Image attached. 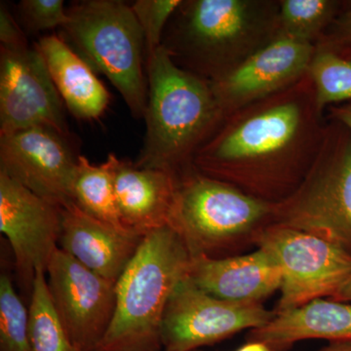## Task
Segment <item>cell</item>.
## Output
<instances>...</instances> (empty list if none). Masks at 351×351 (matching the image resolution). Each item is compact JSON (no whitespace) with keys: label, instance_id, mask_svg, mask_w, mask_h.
<instances>
[{"label":"cell","instance_id":"obj_11","mask_svg":"<svg viewBox=\"0 0 351 351\" xmlns=\"http://www.w3.org/2000/svg\"><path fill=\"white\" fill-rule=\"evenodd\" d=\"M64 106L36 44L0 47V135L48 127L73 137Z\"/></svg>","mask_w":351,"mask_h":351},{"label":"cell","instance_id":"obj_25","mask_svg":"<svg viewBox=\"0 0 351 351\" xmlns=\"http://www.w3.org/2000/svg\"><path fill=\"white\" fill-rule=\"evenodd\" d=\"M182 0H137L131 4L143 34L147 62L161 46L168 23ZM147 68V66H145Z\"/></svg>","mask_w":351,"mask_h":351},{"label":"cell","instance_id":"obj_12","mask_svg":"<svg viewBox=\"0 0 351 351\" xmlns=\"http://www.w3.org/2000/svg\"><path fill=\"white\" fill-rule=\"evenodd\" d=\"M48 289L60 319L80 351H96L115 308V285L62 250L48 265Z\"/></svg>","mask_w":351,"mask_h":351},{"label":"cell","instance_id":"obj_9","mask_svg":"<svg viewBox=\"0 0 351 351\" xmlns=\"http://www.w3.org/2000/svg\"><path fill=\"white\" fill-rule=\"evenodd\" d=\"M262 302L226 301L198 288L189 276L173 291L161 324L165 351H195L276 317Z\"/></svg>","mask_w":351,"mask_h":351},{"label":"cell","instance_id":"obj_10","mask_svg":"<svg viewBox=\"0 0 351 351\" xmlns=\"http://www.w3.org/2000/svg\"><path fill=\"white\" fill-rule=\"evenodd\" d=\"M80 156L75 138L48 127L0 135V172L59 207L71 202Z\"/></svg>","mask_w":351,"mask_h":351},{"label":"cell","instance_id":"obj_19","mask_svg":"<svg viewBox=\"0 0 351 351\" xmlns=\"http://www.w3.org/2000/svg\"><path fill=\"white\" fill-rule=\"evenodd\" d=\"M351 341V304L318 299L276 313L265 326L250 330L247 341H261L272 351H288L300 341Z\"/></svg>","mask_w":351,"mask_h":351},{"label":"cell","instance_id":"obj_6","mask_svg":"<svg viewBox=\"0 0 351 351\" xmlns=\"http://www.w3.org/2000/svg\"><path fill=\"white\" fill-rule=\"evenodd\" d=\"M62 38L95 73L107 76L131 114L144 119L149 97L144 34L131 4L83 0L66 8Z\"/></svg>","mask_w":351,"mask_h":351},{"label":"cell","instance_id":"obj_8","mask_svg":"<svg viewBox=\"0 0 351 351\" xmlns=\"http://www.w3.org/2000/svg\"><path fill=\"white\" fill-rule=\"evenodd\" d=\"M258 248L274 257L282 269L281 295L276 313L298 308L318 299H332L351 276V255L338 245L315 235L270 225Z\"/></svg>","mask_w":351,"mask_h":351},{"label":"cell","instance_id":"obj_1","mask_svg":"<svg viewBox=\"0 0 351 351\" xmlns=\"http://www.w3.org/2000/svg\"><path fill=\"white\" fill-rule=\"evenodd\" d=\"M326 125L306 73L291 86L226 115L193 166L200 174L278 204L304 181Z\"/></svg>","mask_w":351,"mask_h":351},{"label":"cell","instance_id":"obj_20","mask_svg":"<svg viewBox=\"0 0 351 351\" xmlns=\"http://www.w3.org/2000/svg\"><path fill=\"white\" fill-rule=\"evenodd\" d=\"M71 202L89 216L121 232H129L120 221L112 162L108 157L105 162L95 165L80 154L71 182Z\"/></svg>","mask_w":351,"mask_h":351},{"label":"cell","instance_id":"obj_14","mask_svg":"<svg viewBox=\"0 0 351 351\" xmlns=\"http://www.w3.org/2000/svg\"><path fill=\"white\" fill-rule=\"evenodd\" d=\"M314 53L313 44L278 36L232 73L209 82L225 117L299 82Z\"/></svg>","mask_w":351,"mask_h":351},{"label":"cell","instance_id":"obj_15","mask_svg":"<svg viewBox=\"0 0 351 351\" xmlns=\"http://www.w3.org/2000/svg\"><path fill=\"white\" fill-rule=\"evenodd\" d=\"M120 221L129 232L145 237L169 226L177 195L178 178L162 170L140 168L132 161L108 156Z\"/></svg>","mask_w":351,"mask_h":351},{"label":"cell","instance_id":"obj_5","mask_svg":"<svg viewBox=\"0 0 351 351\" xmlns=\"http://www.w3.org/2000/svg\"><path fill=\"white\" fill-rule=\"evenodd\" d=\"M274 210L276 204L193 169L178 178L169 226L191 257H233L257 247L263 230L274 223Z\"/></svg>","mask_w":351,"mask_h":351},{"label":"cell","instance_id":"obj_4","mask_svg":"<svg viewBox=\"0 0 351 351\" xmlns=\"http://www.w3.org/2000/svg\"><path fill=\"white\" fill-rule=\"evenodd\" d=\"M191 258L170 226L147 233L117 281L114 314L96 351L160 350L164 313Z\"/></svg>","mask_w":351,"mask_h":351},{"label":"cell","instance_id":"obj_24","mask_svg":"<svg viewBox=\"0 0 351 351\" xmlns=\"http://www.w3.org/2000/svg\"><path fill=\"white\" fill-rule=\"evenodd\" d=\"M29 307L6 274L0 277V351H32Z\"/></svg>","mask_w":351,"mask_h":351},{"label":"cell","instance_id":"obj_16","mask_svg":"<svg viewBox=\"0 0 351 351\" xmlns=\"http://www.w3.org/2000/svg\"><path fill=\"white\" fill-rule=\"evenodd\" d=\"M188 276L208 294L239 302L263 304L283 282L280 265L262 248L223 258L191 257Z\"/></svg>","mask_w":351,"mask_h":351},{"label":"cell","instance_id":"obj_28","mask_svg":"<svg viewBox=\"0 0 351 351\" xmlns=\"http://www.w3.org/2000/svg\"><path fill=\"white\" fill-rule=\"evenodd\" d=\"M27 36L19 22L1 2L0 5V47L5 49L18 50L29 47Z\"/></svg>","mask_w":351,"mask_h":351},{"label":"cell","instance_id":"obj_32","mask_svg":"<svg viewBox=\"0 0 351 351\" xmlns=\"http://www.w3.org/2000/svg\"><path fill=\"white\" fill-rule=\"evenodd\" d=\"M237 351H272L269 346L261 341H247L245 345L237 348Z\"/></svg>","mask_w":351,"mask_h":351},{"label":"cell","instance_id":"obj_18","mask_svg":"<svg viewBox=\"0 0 351 351\" xmlns=\"http://www.w3.org/2000/svg\"><path fill=\"white\" fill-rule=\"evenodd\" d=\"M64 105L75 119H100L110 105V94L96 73L61 36H43L34 43Z\"/></svg>","mask_w":351,"mask_h":351},{"label":"cell","instance_id":"obj_29","mask_svg":"<svg viewBox=\"0 0 351 351\" xmlns=\"http://www.w3.org/2000/svg\"><path fill=\"white\" fill-rule=\"evenodd\" d=\"M327 119L337 120L351 131V100L331 106L326 110Z\"/></svg>","mask_w":351,"mask_h":351},{"label":"cell","instance_id":"obj_31","mask_svg":"<svg viewBox=\"0 0 351 351\" xmlns=\"http://www.w3.org/2000/svg\"><path fill=\"white\" fill-rule=\"evenodd\" d=\"M317 351H351V341H330L329 345Z\"/></svg>","mask_w":351,"mask_h":351},{"label":"cell","instance_id":"obj_21","mask_svg":"<svg viewBox=\"0 0 351 351\" xmlns=\"http://www.w3.org/2000/svg\"><path fill=\"white\" fill-rule=\"evenodd\" d=\"M346 3L339 0H279L278 36L315 45Z\"/></svg>","mask_w":351,"mask_h":351},{"label":"cell","instance_id":"obj_33","mask_svg":"<svg viewBox=\"0 0 351 351\" xmlns=\"http://www.w3.org/2000/svg\"><path fill=\"white\" fill-rule=\"evenodd\" d=\"M195 351H199V350H195Z\"/></svg>","mask_w":351,"mask_h":351},{"label":"cell","instance_id":"obj_23","mask_svg":"<svg viewBox=\"0 0 351 351\" xmlns=\"http://www.w3.org/2000/svg\"><path fill=\"white\" fill-rule=\"evenodd\" d=\"M307 73L323 112L331 106L351 100V58L315 47Z\"/></svg>","mask_w":351,"mask_h":351},{"label":"cell","instance_id":"obj_22","mask_svg":"<svg viewBox=\"0 0 351 351\" xmlns=\"http://www.w3.org/2000/svg\"><path fill=\"white\" fill-rule=\"evenodd\" d=\"M27 307L32 351H80L69 338L55 309L45 270L36 271Z\"/></svg>","mask_w":351,"mask_h":351},{"label":"cell","instance_id":"obj_30","mask_svg":"<svg viewBox=\"0 0 351 351\" xmlns=\"http://www.w3.org/2000/svg\"><path fill=\"white\" fill-rule=\"evenodd\" d=\"M331 300L341 302H351V276L346 281L345 285L339 291L338 294Z\"/></svg>","mask_w":351,"mask_h":351},{"label":"cell","instance_id":"obj_3","mask_svg":"<svg viewBox=\"0 0 351 351\" xmlns=\"http://www.w3.org/2000/svg\"><path fill=\"white\" fill-rule=\"evenodd\" d=\"M145 66L147 131L134 163L180 178L195 169L196 154L226 117L209 82L178 66L162 46Z\"/></svg>","mask_w":351,"mask_h":351},{"label":"cell","instance_id":"obj_7","mask_svg":"<svg viewBox=\"0 0 351 351\" xmlns=\"http://www.w3.org/2000/svg\"><path fill=\"white\" fill-rule=\"evenodd\" d=\"M272 225L315 235L351 255V131L348 127L327 119L313 166L295 193L276 204Z\"/></svg>","mask_w":351,"mask_h":351},{"label":"cell","instance_id":"obj_27","mask_svg":"<svg viewBox=\"0 0 351 351\" xmlns=\"http://www.w3.org/2000/svg\"><path fill=\"white\" fill-rule=\"evenodd\" d=\"M315 47L351 58V1H346L341 12L316 43Z\"/></svg>","mask_w":351,"mask_h":351},{"label":"cell","instance_id":"obj_17","mask_svg":"<svg viewBox=\"0 0 351 351\" xmlns=\"http://www.w3.org/2000/svg\"><path fill=\"white\" fill-rule=\"evenodd\" d=\"M61 212L60 248L88 269L117 282L144 237L117 230L73 202L61 207Z\"/></svg>","mask_w":351,"mask_h":351},{"label":"cell","instance_id":"obj_13","mask_svg":"<svg viewBox=\"0 0 351 351\" xmlns=\"http://www.w3.org/2000/svg\"><path fill=\"white\" fill-rule=\"evenodd\" d=\"M61 230V207L0 172V232L10 243L18 276L29 295L36 271H47L60 248Z\"/></svg>","mask_w":351,"mask_h":351},{"label":"cell","instance_id":"obj_26","mask_svg":"<svg viewBox=\"0 0 351 351\" xmlns=\"http://www.w3.org/2000/svg\"><path fill=\"white\" fill-rule=\"evenodd\" d=\"M17 13L20 25L29 34L62 29L69 22L63 0H22Z\"/></svg>","mask_w":351,"mask_h":351},{"label":"cell","instance_id":"obj_2","mask_svg":"<svg viewBox=\"0 0 351 351\" xmlns=\"http://www.w3.org/2000/svg\"><path fill=\"white\" fill-rule=\"evenodd\" d=\"M277 0H182L161 46L180 68L217 82L278 38Z\"/></svg>","mask_w":351,"mask_h":351}]
</instances>
